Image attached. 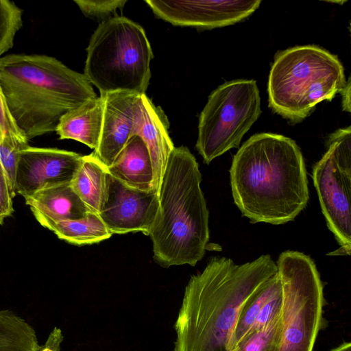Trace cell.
Masks as SVG:
<instances>
[{
  "instance_id": "obj_4",
  "label": "cell",
  "mask_w": 351,
  "mask_h": 351,
  "mask_svg": "<svg viewBox=\"0 0 351 351\" xmlns=\"http://www.w3.org/2000/svg\"><path fill=\"white\" fill-rule=\"evenodd\" d=\"M195 156L185 146L171 152L158 193L159 207L149 232L160 266H195L209 241L208 210Z\"/></svg>"
},
{
  "instance_id": "obj_20",
  "label": "cell",
  "mask_w": 351,
  "mask_h": 351,
  "mask_svg": "<svg viewBox=\"0 0 351 351\" xmlns=\"http://www.w3.org/2000/svg\"><path fill=\"white\" fill-rule=\"evenodd\" d=\"M280 285V280L277 272L245 303L238 315L227 351L234 348L248 333L254 326L261 308Z\"/></svg>"
},
{
  "instance_id": "obj_28",
  "label": "cell",
  "mask_w": 351,
  "mask_h": 351,
  "mask_svg": "<svg viewBox=\"0 0 351 351\" xmlns=\"http://www.w3.org/2000/svg\"><path fill=\"white\" fill-rule=\"evenodd\" d=\"M64 337L61 329L55 327L49 334L45 343L39 348L38 351H60V345Z\"/></svg>"
},
{
  "instance_id": "obj_6",
  "label": "cell",
  "mask_w": 351,
  "mask_h": 351,
  "mask_svg": "<svg viewBox=\"0 0 351 351\" xmlns=\"http://www.w3.org/2000/svg\"><path fill=\"white\" fill-rule=\"evenodd\" d=\"M152 58L143 27L116 16L101 22L91 36L84 74L100 95L122 91L145 94Z\"/></svg>"
},
{
  "instance_id": "obj_12",
  "label": "cell",
  "mask_w": 351,
  "mask_h": 351,
  "mask_svg": "<svg viewBox=\"0 0 351 351\" xmlns=\"http://www.w3.org/2000/svg\"><path fill=\"white\" fill-rule=\"evenodd\" d=\"M82 156L56 148L28 146L20 153L15 177V192L24 198L42 189L71 184Z\"/></svg>"
},
{
  "instance_id": "obj_9",
  "label": "cell",
  "mask_w": 351,
  "mask_h": 351,
  "mask_svg": "<svg viewBox=\"0 0 351 351\" xmlns=\"http://www.w3.org/2000/svg\"><path fill=\"white\" fill-rule=\"evenodd\" d=\"M327 150L315 165L313 179L329 230L341 247L336 255L351 250V128L330 134Z\"/></svg>"
},
{
  "instance_id": "obj_3",
  "label": "cell",
  "mask_w": 351,
  "mask_h": 351,
  "mask_svg": "<svg viewBox=\"0 0 351 351\" xmlns=\"http://www.w3.org/2000/svg\"><path fill=\"white\" fill-rule=\"evenodd\" d=\"M0 86L27 140L56 132L64 113L97 97L84 74L46 55L1 57Z\"/></svg>"
},
{
  "instance_id": "obj_26",
  "label": "cell",
  "mask_w": 351,
  "mask_h": 351,
  "mask_svg": "<svg viewBox=\"0 0 351 351\" xmlns=\"http://www.w3.org/2000/svg\"><path fill=\"white\" fill-rule=\"evenodd\" d=\"M8 135L24 136L16 124L0 86V143Z\"/></svg>"
},
{
  "instance_id": "obj_10",
  "label": "cell",
  "mask_w": 351,
  "mask_h": 351,
  "mask_svg": "<svg viewBox=\"0 0 351 351\" xmlns=\"http://www.w3.org/2000/svg\"><path fill=\"white\" fill-rule=\"evenodd\" d=\"M145 3L158 18L173 25L213 29L246 19L261 1L146 0Z\"/></svg>"
},
{
  "instance_id": "obj_7",
  "label": "cell",
  "mask_w": 351,
  "mask_h": 351,
  "mask_svg": "<svg viewBox=\"0 0 351 351\" xmlns=\"http://www.w3.org/2000/svg\"><path fill=\"white\" fill-rule=\"evenodd\" d=\"M276 265L282 293L278 351H313L325 302L315 264L302 252L286 251Z\"/></svg>"
},
{
  "instance_id": "obj_1",
  "label": "cell",
  "mask_w": 351,
  "mask_h": 351,
  "mask_svg": "<svg viewBox=\"0 0 351 351\" xmlns=\"http://www.w3.org/2000/svg\"><path fill=\"white\" fill-rule=\"evenodd\" d=\"M277 272L269 254L242 265L212 257L185 287L173 351H227L241 308Z\"/></svg>"
},
{
  "instance_id": "obj_27",
  "label": "cell",
  "mask_w": 351,
  "mask_h": 351,
  "mask_svg": "<svg viewBox=\"0 0 351 351\" xmlns=\"http://www.w3.org/2000/svg\"><path fill=\"white\" fill-rule=\"evenodd\" d=\"M14 197L10 182L0 162V226L4 219L13 212Z\"/></svg>"
},
{
  "instance_id": "obj_14",
  "label": "cell",
  "mask_w": 351,
  "mask_h": 351,
  "mask_svg": "<svg viewBox=\"0 0 351 351\" xmlns=\"http://www.w3.org/2000/svg\"><path fill=\"white\" fill-rule=\"evenodd\" d=\"M136 135L145 143L152 169V190L158 195L169 157L174 149L169 133V121L163 110L154 105L145 94L141 95Z\"/></svg>"
},
{
  "instance_id": "obj_5",
  "label": "cell",
  "mask_w": 351,
  "mask_h": 351,
  "mask_svg": "<svg viewBox=\"0 0 351 351\" xmlns=\"http://www.w3.org/2000/svg\"><path fill=\"white\" fill-rule=\"evenodd\" d=\"M346 83L338 58L315 45L278 52L269 74V107L293 123L304 119L319 102L330 101Z\"/></svg>"
},
{
  "instance_id": "obj_22",
  "label": "cell",
  "mask_w": 351,
  "mask_h": 351,
  "mask_svg": "<svg viewBox=\"0 0 351 351\" xmlns=\"http://www.w3.org/2000/svg\"><path fill=\"white\" fill-rule=\"evenodd\" d=\"M22 14L14 2L0 0V58L12 47L14 36L23 25Z\"/></svg>"
},
{
  "instance_id": "obj_13",
  "label": "cell",
  "mask_w": 351,
  "mask_h": 351,
  "mask_svg": "<svg viewBox=\"0 0 351 351\" xmlns=\"http://www.w3.org/2000/svg\"><path fill=\"white\" fill-rule=\"evenodd\" d=\"M141 95L123 91L100 95L104 104L103 122L99 145L93 153L106 167L136 135Z\"/></svg>"
},
{
  "instance_id": "obj_19",
  "label": "cell",
  "mask_w": 351,
  "mask_h": 351,
  "mask_svg": "<svg viewBox=\"0 0 351 351\" xmlns=\"http://www.w3.org/2000/svg\"><path fill=\"white\" fill-rule=\"evenodd\" d=\"M45 228L60 239L77 245L99 243L112 236L99 215L93 212L82 218L51 223Z\"/></svg>"
},
{
  "instance_id": "obj_8",
  "label": "cell",
  "mask_w": 351,
  "mask_h": 351,
  "mask_svg": "<svg viewBox=\"0 0 351 351\" xmlns=\"http://www.w3.org/2000/svg\"><path fill=\"white\" fill-rule=\"evenodd\" d=\"M261 113L255 80L227 82L214 90L199 118L195 147L204 162L208 165L230 149L239 147Z\"/></svg>"
},
{
  "instance_id": "obj_23",
  "label": "cell",
  "mask_w": 351,
  "mask_h": 351,
  "mask_svg": "<svg viewBox=\"0 0 351 351\" xmlns=\"http://www.w3.org/2000/svg\"><path fill=\"white\" fill-rule=\"evenodd\" d=\"M29 145L24 136L8 135L0 143V162L15 196V177L20 153Z\"/></svg>"
},
{
  "instance_id": "obj_30",
  "label": "cell",
  "mask_w": 351,
  "mask_h": 351,
  "mask_svg": "<svg viewBox=\"0 0 351 351\" xmlns=\"http://www.w3.org/2000/svg\"><path fill=\"white\" fill-rule=\"evenodd\" d=\"M330 351H351L350 342H344Z\"/></svg>"
},
{
  "instance_id": "obj_11",
  "label": "cell",
  "mask_w": 351,
  "mask_h": 351,
  "mask_svg": "<svg viewBox=\"0 0 351 351\" xmlns=\"http://www.w3.org/2000/svg\"><path fill=\"white\" fill-rule=\"evenodd\" d=\"M158 207V195L154 191L130 187L108 173L107 197L99 216L112 234L148 235Z\"/></svg>"
},
{
  "instance_id": "obj_15",
  "label": "cell",
  "mask_w": 351,
  "mask_h": 351,
  "mask_svg": "<svg viewBox=\"0 0 351 351\" xmlns=\"http://www.w3.org/2000/svg\"><path fill=\"white\" fill-rule=\"evenodd\" d=\"M25 199L44 227L51 223L80 219L90 212L71 184L42 189Z\"/></svg>"
},
{
  "instance_id": "obj_16",
  "label": "cell",
  "mask_w": 351,
  "mask_h": 351,
  "mask_svg": "<svg viewBox=\"0 0 351 351\" xmlns=\"http://www.w3.org/2000/svg\"><path fill=\"white\" fill-rule=\"evenodd\" d=\"M107 170L110 176L130 187L152 190V161L147 147L138 135L130 138Z\"/></svg>"
},
{
  "instance_id": "obj_25",
  "label": "cell",
  "mask_w": 351,
  "mask_h": 351,
  "mask_svg": "<svg viewBox=\"0 0 351 351\" xmlns=\"http://www.w3.org/2000/svg\"><path fill=\"white\" fill-rule=\"evenodd\" d=\"M282 306V293L280 283V285L275 290L261 308L256 320L250 330H259L266 326L274 319L281 314Z\"/></svg>"
},
{
  "instance_id": "obj_24",
  "label": "cell",
  "mask_w": 351,
  "mask_h": 351,
  "mask_svg": "<svg viewBox=\"0 0 351 351\" xmlns=\"http://www.w3.org/2000/svg\"><path fill=\"white\" fill-rule=\"evenodd\" d=\"M82 12L87 17L106 21L117 14V9H122L126 0H75Z\"/></svg>"
},
{
  "instance_id": "obj_2",
  "label": "cell",
  "mask_w": 351,
  "mask_h": 351,
  "mask_svg": "<svg viewBox=\"0 0 351 351\" xmlns=\"http://www.w3.org/2000/svg\"><path fill=\"white\" fill-rule=\"evenodd\" d=\"M230 176L234 202L251 223L284 224L307 205L303 156L289 137L267 132L252 136L234 156Z\"/></svg>"
},
{
  "instance_id": "obj_17",
  "label": "cell",
  "mask_w": 351,
  "mask_h": 351,
  "mask_svg": "<svg viewBox=\"0 0 351 351\" xmlns=\"http://www.w3.org/2000/svg\"><path fill=\"white\" fill-rule=\"evenodd\" d=\"M103 99L97 97L64 113L56 133L60 139H73L90 148H97L103 122Z\"/></svg>"
},
{
  "instance_id": "obj_29",
  "label": "cell",
  "mask_w": 351,
  "mask_h": 351,
  "mask_svg": "<svg viewBox=\"0 0 351 351\" xmlns=\"http://www.w3.org/2000/svg\"><path fill=\"white\" fill-rule=\"evenodd\" d=\"M350 78L349 77L345 86L340 92L342 95V106L343 110L350 112Z\"/></svg>"
},
{
  "instance_id": "obj_18",
  "label": "cell",
  "mask_w": 351,
  "mask_h": 351,
  "mask_svg": "<svg viewBox=\"0 0 351 351\" xmlns=\"http://www.w3.org/2000/svg\"><path fill=\"white\" fill-rule=\"evenodd\" d=\"M107 167L93 152L82 156L80 168L71 186L90 212L99 215L108 193Z\"/></svg>"
},
{
  "instance_id": "obj_21",
  "label": "cell",
  "mask_w": 351,
  "mask_h": 351,
  "mask_svg": "<svg viewBox=\"0 0 351 351\" xmlns=\"http://www.w3.org/2000/svg\"><path fill=\"white\" fill-rule=\"evenodd\" d=\"M282 330L281 314L266 326L250 330L228 351H278Z\"/></svg>"
}]
</instances>
